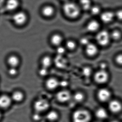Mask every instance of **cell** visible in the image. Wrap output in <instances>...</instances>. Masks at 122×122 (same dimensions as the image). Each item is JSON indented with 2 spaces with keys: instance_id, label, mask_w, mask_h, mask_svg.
Returning a JSON list of instances; mask_svg holds the SVG:
<instances>
[{
  "instance_id": "24",
  "label": "cell",
  "mask_w": 122,
  "mask_h": 122,
  "mask_svg": "<svg viewBox=\"0 0 122 122\" xmlns=\"http://www.w3.org/2000/svg\"><path fill=\"white\" fill-rule=\"evenodd\" d=\"M121 32L118 30H114L110 33L111 39L114 40H118L121 37Z\"/></svg>"
},
{
  "instance_id": "42",
  "label": "cell",
  "mask_w": 122,
  "mask_h": 122,
  "mask_svg": "<svg viewBox=\"0 0 122 122\" xmlns=\"http://www.w3.org/2000/svg\"><path fill=\"white\" fill-rule=\"evenodd\" d=\"M1 117H2V115H1V113L0 112V119L1 118Z\"/></svg>"
},
{
  "instance_id": "35",
  "label": "cell",
  "mask_w": 122,
  "mask_h": 122,
  "mask_svg": "<svg viewBox=\"0 0 122 122\" xmlns=\"http://www.w3.org/2000/svg\"><path fill=\"white\" fill-rule=\"evenodd\" d=\"M92 71H91V69L88 67H85L83 69V75L86 76H90L91 75Z\"/></svg>"
},
{
  "instance_id": "14",
  "label": "cell",
  "mask_w": 122,
  "mask_h": 122,
  "mask_svg": "<svg viewBox=\"0 0 122 122\" xmlns=\"http://www.w3.org/2000/svg\"><path fill=\"white\" fill-rule=\"evenodd\" d=\"M63 37L59 34H55L51 36L50 42L53 46L59 47L61 46L63 42Z\"/></svg>"
},
{
  "instance_id": "7",
  "label": "cell",
  "mask_w": 122,
  "mask_h": 122,
  "mask_svg": "<svg viewBox=\"0 0 122 122\" xmlns=\"http://www.w3.org/2000/svg\"><path fill=\"white\" fill-rule=\"evenodd\" d=\"M115 18V13L112 11H105L101 13L100 15L101 20L105 23H108L111 22Z\"/></svg>"
},
{
  "instance_id": "21",
  "label": "cell",
  "mask_w": 122,
  "mask_h": 122,
  "mask_svg": "<svg viewBox=\"0 0 122 122\" xmlns=\"http://www.w3.org/2000/svg\"><path fill=\"white\" fill-rule=\"evenodd\" d=\"M52 63V58L49 56H46L42 58L41 60V64L42 67L48 69L51 66Z\"/></svg>"
},
{
  "instance_id": "5",
  "label": "cell",
  "mask_w": 122,
  "mask_h": 122,
  "mask_svg": "<svg viewBox=\"0 0 122 122\" xmlns=\"http://www.w3.org/2000/svg\"><path fill=\"white\" fill-rule=\"evenodd\" d=\"M12 18L13 22L15 25L18 26H22L27 22L28 16L25 12L19 11L13 15Z\"/></svg>"
},
{
  "instance_id": "26",
  "label": "cell",
  "mask_w": 122,
  "mask_h": 122,
  "mask_svg": "<svg viewBox=\"0 0 122 122\" xmlns=\"http://www.w3.org/2000/svg\"><path fill=\"white\" fill-rule=\"evenodd\" d=\"M62 56L58 55V57L56 59V65L59 68H62L65 65V61L62 58Z\"/></svg>"
},
{
  "instance_id": "36",
  "label": "cell",
  "mask_w": 122,
  "mask_h": 122,
  "mask_svg": "<svg viewBox=\"0 0 122 122\" xmlns=\"http://www.w3.org/2000/svg\"><path fill=\"white\" fill-rule=\"evenodd\" d=\"M68 83L66 80H62L59 81V86L63 88H65L68 86Z\"/></svg>"
},
{
  "instance_id": "9",
  "label": "cell",
  "mask_w": 122,
  "mask_h": 122,
  "mask_svg": "<svg viewBox=\"0 0 122 122\" xmlns=\"http://www.w3.org/2000/svg\"><path fill=\"white\" fill-rule=\"evenodd\" d=\"M108 79V75L106 71L101 70L97 72L95 75V81L98 83H105Z\"/></svg>"
},
{
  "instance_id": "8",
  "label": "cell",
  "mask_w": 122,
  "mask_h": 122,
  "mask_svg": "<svg viewBox=\"0 0 122 122\" xmlns=\"http://www.w3.org/2000/svg\"><path fill=\"white\" fill-rule=\"evenodd\" d=\"M20 5L19 0H6L4 6L8 11L13 12L17 10Z\"/></svg>"
},
{
  "instance_id": "12",
  "label": "cell",
  "mask_w": 122,
  "mask_h": 122,
  "mask_svg": "<svg viewBox=\"0 0 122 122\" xmlns=\"http://www.w3.org/2000/svg\"><path fill=\"white\" fill-rule=\"evenodd\" d=\"M97 96L100 101L106 102L108 100L110 97V92L106 88H102L98 91Z\"/></svg>"
},
{
  "instance_id": "29",
  "label": "cell",
  "mask_w": 122,
  "mask_h": 122,
  "mask_svg": "<svg viewBox=\"0 0 122 122\" xmlns=\"http://www.w3.org/2000/svg\"><path fill=\"white\" fill-rule=\"evenodd\" d=\"M49 73L48 69L47 68H42L39 69L38 71V74L40 76L42 77H45L47 76Z\"/></svg>"
},
{
  "instance_id": "6",
  "label": "cell",
  "mask_w": 122,
  "mask_h": 122,
  "mask_svg": "<svg viewBox=\"0 0 122 122\" xmlns=\"http://www.w3.org/2000/svg\"><path fill=\"white\" fill-rule=\"evenodd\" d=\"M71 97V94L69 91L62 90L58 91L56 95V98L58 102L64 103L69 101Z\"/></svg>"
},
{
  "instance_id": "16",
  "label": "cell",
  "mask_w": 122,
  "mask_h": 122,
  "mask_svg": "<svg viewBox=\"0 0 122 122\" xmlns=\"http://www.w3.org/2000/svg\"><path fill=\"white\" fill-rule=\"evenodd\" d=\"M7 62L10 67L17 68L20 65V61L18 57L12 55L8 58Z\"/></svg>"
},
{
  "instance_id": "41",
  "label": "cell",
  "mask_w": 122,
  "mask_h": 122,
  "mask_svg": "<svg viewBox=\"0 0 122 122\" xmlns=\"http://www.w3.org/2000/svg\"><path fill=\"white\" fill-rule=\"evenodd\" d=\"M111 122H119L118 121H111Z\"/></svg>"
},
{
  "instance_id": "37",
  "label": "cell",
  "mask_w": 122,
  "mask_h": 122,
  "mask_svg": "<svg viewBox=\"0 0 122 122\" xmlns=\"http://www.w3.org/2000/svg\"><path fill=\"white\" fill-rule=\"evenodd\" d=\"M116 60L118 64L122 65V54L118 55L116 57Z\"/></svg>"
},
{
  "instance_id": "28",
  "label": "cell",
  "mask_w": 122,
  "mask_h": 122,
  "mask_svg": "<svg viewBox=\"0 0 122 122\" xmlns=\"http://www.w3.org/2000/svg\"><path fill=\"white\" fill-rule=\"evenodd\" d=\"M8 73L10 76L14 77L17 75L18 71L17 68L10 67L8 71Z\"/></svg>"
},
{
  "instance_id": "20",
  "label": "cell",
  "mask_w": 122,
  "mask_h": 122,
  "mask_svg": "<svg viewBox=\"0 0 122 122\" xmlns=\"http://www.w3.org/2000/svg\"><path fill=\"white\" fill-rule=\"evenodd\" d=\"M78 4L81 10L85 11L90 10L92 5L91 0H79Z\"/></svg>"
},
{
  "instance_id": "33",
  "label": "cell",
  "mask_w": 122,
  "mask_h": 122,
  "mask_svg": "<svg viewBox=\"0 0 122 122\" xmlns=\"http://www.w3.org/2000/svg\"><path fill=\"white\" fill-rule=\"evenodd\" d=\"M115 17L120 21H122V9L117 10L115 13Z\"/></svg>"
},
{
  "instance_id": "2",
  "label": "cell",
  "mask_w": 122,
  "mask_h": 122,
  "mask_svg": "<svg viewBox=\"0 0 122 122\" xmlns=\"http://www.w3.org/2000/svg\"><path fill=\"white\" fill-rule=\"evenodd\" d=\"M91 118L89 112L84 110L76 111L72 115L73 122H89Z\"/></svg>"
},
{
  "instance_id": "3",
  "label": "cell",
  "mask_w": 122,
  "mask_h": 122,
  "mask_svg": "<svg viewBox=\"0 0 122 122\" xmlns=\"http://www.w3.org/2000/svg\"><path fill=\"white\" fill-rule=\"evenodd\" d=\"M96 41L98 45L101 46L107 45L111 40L110 33L105 30L99 32L96 35Z\"/></svg>"
},
{
  "instance_id": "18",
  "label": "cell",
  "mask_w": 122,
  "mask_h": 122,
  "mask_svg": "<svg viewBox=\"0 0 122 122\" xmlns=\"http://www.w3.org/2000/svg\"><path fill=\"white\" fill-rule=\"evenodd\" d=\"M86 48V52L88 55L92 56L97 54L98 52V48L95 44L90 43Z\"/></svg>"
},
{
  "instance_id": "31",
  "label": "cell",
  "mask_w": 122,
  "mask_h": 122,
  "mask_svg": "<svg viewBox=\"0 0 122 122\" xmlns=\"http://www.w3.org/2000/svg\"><path fill=\"white\" fill-rule=\"evenodd\" d=\"M32 118L34 121L38 122L41 120L42 116L41 115L40 113L35 112L32 115Z\"/></svg>"
},
{
  "instance_id": "19",
  "label": "cell",
  "mask_w": 122,
  "mask_h": 122,
  "mask_svg": "<svg viewBox=\"0 0 122 122\" xmlns=\"http://www.w3.org/2000/svg\"><path fill=\"white\" fill-rule=\"evenodd\" d=\"M24 93L20 91H16L13 92L11 97L12 101L16 102H22L24 100Z\"/></svg>"
},
{
  "instance_id": "11",
  "label": "cell",
  "mask_w": 122,
  "mask_h": 122,
  "mask_svg": "<svg viewBox=\"0 0 122 122\" xmlns=\"http://www.w3.org/2000/svg\"><path fill=\"white\" fill-rule=\"evenodd\" d=\"M46 87L50 90H53L59 86V81L55 78H50L46 80Z\"/></svg>"
},
{
  "instance_id": "34",
  "label": "cell",
  "mask_w": 122,
  "mask_h": 122,
  "mask_svg": "<svg viewBox=\"0 0 122 122\" xmlns=\"http://www.w3.org/2000/svg\"><path fill=\"white\" fill-rule=\"evenodd\" d=\"M56 51L58 55L62 56L65 53L66 49L65 48L62 47V46H61L57 47Z\"/></svg>"
},
{
  "instance_id": "13",
  "label": "cell",
  "mask_w": 122,
  "mask_h": 122,
  "mask_svg": "<svg viewBox=\"0 0 122 122\" xmlns=\"http://www.w3.org/2000/svg\"><path fill=\"white\" fill-rule=\"evenodd\" d=\"M41 13L45 17H51L55 14V10L51 5H46L42 8Z\"/></svg>"
},
{
  "instance_id": "32",
  "label": "cell",
  "mask_w": 122,
  "mask_h": 122,
  "mask_svg": "<svg viewBox=\"0 0 122 122\" xmlns=\"http://www.w3.org/2000/svg\"><path fill=\"white\" fill-rule=\"evenodd\" d=\"M80 43L83 46H86L90 43V40L88 38L86 37H82L80 40Z\"/></svg>"
},
{
  "instance_id": "23",
  "label": "cell",
  "mask_w": 122,
  "mask_h": 122,
  "mask_svg": "<svg viewBox=\"0 0 122 122\" xmlns=\"http://www.w3.org/2000/svg\"><path fill=\"white\" fill-rule=\"evenodd\" d=\"M96 115L98 118L101 119H105L107 116V112L103 108H100L98 109L96 112Z\"/></svg>"
},
{
  "instance_id": "30",
  "label": "cell",
  "mask_w": 122,
  "mask_h": 122,
  "mask_svg": "<svg viewBox=\"0 0 122 122\" xmlns=\"http://www.w3.org/2000/svg\"><path fill=\"white\" fill-rule=\"evenodd\" d=\"M73 98L75 100L76 102H80L83 100L84 96L81 93L77 92L75 94Z\"/></svg>"
},
{
  "instance_id": "27",
  "label": "cell",
  "mask_w": 122,
  "mask_h": 122,
  "mask_svg": "<svg viewBox=\"0 0 122 122\" xmlns=\"http://www.w3.org/2000/svg\"><path fill=\"white\" fill-rule=\"evenodd\" d=\"M76 45L75 42L71 40L68 41L66 43V48L70 50H74L76 47Z\"/></svg>"
},
{
  "instance_id": "39",
  "label": "cell",
  "mask_w": 122,
  "mask_h": 122,
  "mask_svg": "<svg viewBox=\"0 0 122 122\" xmlns=\"http://www.w3.org/2000/svg\"><path fill=\"white\" fill-rule=\"evenodd\" d=\"M101 67V69H104L106 67V65L105 63H102L101 64L100 66Z\"/></svg>"
},
{
  "instance_id": "22",
  "label": "cell",
  "mask_w": 122,
  "mask_h": 122,
  "mask_svg": "<svg viewBox=\"0 0 122 122\" xmlns=\"http://www.w3.org/2000/svg\"><path fill=\"white\" fill-rule=\"evenodd\" d=\"M59 118V115L55 111H51L46 115V118L51 122H54L57 120Z\"/></svg>"
},
{
  "instance_id": "10",
  "label": "cell",
  "mask_w": 122,
  "mask_h": 122,
  "mask_svg": "<svg viewBox=\"0 0 122 122\" xmlns=\"http://www.w3.org/2000/svg\"><path fill=\"white\" fill-rule=\"evenodd\" d=\"M11 97L7 95L0 96V108L2 109H7L11 105L12 102Z\"/></svg>"
},
{
  "instance_id": "40",
  "label": "cell",
  "mask_w": 122,
  "mask_h": 122,
  "mask_svg": "<svg viewBox=\"0 0 122 122\" xmlns=\"http://www.w3.org/2000/svg\"><path fill=\"white\" fill-rule=\"evenodd\" d=\"M63 2H64V3L66 2H68V1H70V0H61Z\"/></svg>"
},
{
  "instance_id": "4",
  "label": "cell",
  "mask_w": 122,
  "mask_h": 122,
  "mask_svg": "<svg viewBox=\"0 0 122 122\" xmlns=\"http://www.w3.org/2000/svg\"><path fill=\"white\" fill-rule=\"evenodd\" d=\"M50 106V103L48 101L43 98L36 100L33 104V108L35 112L40 113L46 111Z\"/></svg>"
},
{
  "instance_id": "25",
  "label": "cell",
  "mask_w": 122,
  "mask_h": 122,
  "mask_svg": "<svg viewBox=\"0 0 122 122\" xmlns=\"http://www.w3.org/2000/svg\"><path fill=\"white\" fill-rule=\"evenodd\" d=\"M90 10L91 14L94 16L99 15L101 13V8L99 5H92Z\"/></svg>"
},
{
  "instance_id": "17",
  "label": "cell",
  "mask_w": 122,
  "mask_h": 122,
  "mask_svg": "<svg viewBox=\"0 0 122 122\" xmlns=\"http://www.w3.org/2000/svg\"><path fill=\"white\" fill-rule=\"evenodd\" d=\"M99 23L96 20L90 21L86 25V29L88 32H94L97 31L100 28Z\"/></svg>"
},
{
  "instance_id": "38",
  "label": "cell",
  "mask_w": 122,
  "mask_h": 122,
  "mask_svg": "<svg viewBox=\"0 0 122 122\" xmlns=\"http://www.w3.org/2000/svg\"><path fill=\"white\" fill-rule=\"evenodd\" d=\"M6 0H0V8L5 5Z\"/></svg>"
},
{
  "instance_id": "15",
  "label": "cell",
  "mask_w": 122,
  "mask_h": 122,
  "mask_svg": "<svg viewBox=\"0 0 122 122\" xmlns=\"http://www.w3.org/2000/svg\"><path fill=\"white\" fill-rule=\"evenodd\" d=\"M108 107L110 110L113 113L118 112L122 109L121 104L116 100L111 101L108 104Z\"/></svg>"
},
{
  "instance_id": "1",
  "label": "cell",
  "mask_w": 122,
  "mask_h": 122,
  "mask_svg": "<svg viewBox=\"0 0 122 122\" xmlns=\"http://www.w3.org/2000/svg\"><path fill=\"white\" fill-rule=\"evenodd\" d=\"M62 10L65 16L72 20L78 18L81 11L78 4L70 1L64 3Z\"/></svg>"
}]
</instances>
